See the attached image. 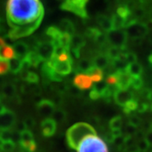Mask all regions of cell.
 <instances>
[{
	"label": "cell",
	"instance_id": "1",
	"mask_svg": "<svg viewBox=\"0 0 152 152\" xmlns=\"http://www.w3.org/2000/svg\"><path fill=\"white\" fill-rule=\"evenodd\" d=\"M6 15L10 29L31 27L37 30L42 21L44 8L41 0H8Z\"/></svg>",
	"mask_w": 152,
	"mask_h": 152
},
{
	"label": "cell",
	"instance_id": "2",
	"mask_svg": "<svg viewBox=\"0 0 152 152\" xmlns=\"http://www.w3.org/2000/svg\"><path fill=\"white\" fill-rule=\"evenodd\" d=\"M90 135H96V131L92 126L87 123H77L67 130L66 140L71 149L77 150L85 138Z\"/></svg>",
	"mask_w": 152,
	"mask_h": 152
},
{
	"label": "cell",
	"instance_id": "3",
	"mask_svg": "<svg viewBox=\"0 0 152 152\" xmlns=\"http://www.w3.org/2000/svg\"><path fill=\"white\" fill-rule=\"evenodd\" d=\"M78 152H109L107 144L97 135H90L80 144Z\"/></svg>",
	"mask_w": 152,
	"mask_h": 152
},
{
	"label": "cell",
	"instance_id": "4",
	"mask_svg": "<svg viewBox=\"0 0 152 152\" xmlns=\"http://www.w3.org/2000/svg\"><path fill=\"white\" fill-rule=\"evenodd\" d=\"M126 31L131 39L136 38H144L148 36L150 32L149 28L147 27L145 22H140L137 20H134L128 25L126 27Z\"/></svg>",
	"mask_w": 152,
	"mask_h": 152
},
{
	"label": "cell",
	"instance_id": "5",
	"mask_svg": "<svg viewBox=\"0 0 152 152\" xmlns=\"http://www.w3.org/2000/svg\"><path fill=\"white\" fill-rule=\"evenodd\" d=\"M108 44L121 49L127 48L129 36L124 30H113L107 33Z\"/></svg>",
	"mask_w": 152,
	"mask_h": 152
},
{
	"label": "cell",
	"instance_id": "6",
	"mask_svg": "<svg viewBox=\"0 0 152 152\" xmlns=\"http://www.w3.org/2000/svg\"><path fill=\"white\" fill-rule=\"evenodd\" d=\"M34 50L37 53L42 62H48L53 57L55 45L49 41H39Z\"/></svg>",
	"mask_w": 152,
	"mask_h": 152
},
{
	"label": "cell",
	"instance_id": "7",
	"mask_svg": "<svg viewBox=\"0 0 152 152\" xmlns=\"http://www.w3.org/2000/svg\"><path fill=\"white\" fill-rule=\"evenodd\" d=\"M48 63L56 72H58L62 75L65 76L69 75L72 72V65L74 64V60L61 62L58 59L57 57L53 56L51 59L48 61Z\"/></svg>",
	"mask_w": 152,
	"mask_h": 152
},
{
	"label": "cell",
	"instance_id": "8",
	"mask_svg": "<svg viewBox=\"0 0 152 152\" xmlns=\"http://www.w3.org/2000/svg\"><path fill=\"white\" fill-rule=\"evenodd\" d=\"M60 9L63 10L71 12L79 17H81L84 19L88 18L86 8H82L80 6L77 5L72 0H64L60 5Z\"/></svg>",
	"mask_w": 152,
	"mask_h": 152
},
{
	"label": "cell",
	"instance_id": "9",
	"mask_svg": "<svg viewBox=\"0 0 152 152\" xmlns=\"http://www.w3.org/2000/svg\"><path fill=\"white\" fill-rule=\"evenodd\" d=\"M37 107L38 113L45 118H52L53 114L56 110L54 102L48 99H43L40 103L37 105Z\"/></svg>",
	"mask_w": 152,
	"mask_h": 152
},
{
	"label": "cell",
	"instance_id": "10",
	"mask_svg": "<svg viewBox=\"0 0 152 152\" xmlns=\"http://www.w3.org/2000/svg\"><path fill=\"white\" fill-rule=\"evenodd\" d=\"M74 85L81 91H86L92 87L93 80L87 74H77L74 78Z\"/></svg>",
	"mask_w": 152,
	"mask_h": 152
},
{
	"label": "cell",
	"instance_id": "11",
	"mask_svg": "<svg viewBox=\"0 0 152 152\" xmlns=\"http://www.w3.org/2000/svg\"><path fill=\"white\" fill-rule=\"evenodd\" d=\"M41 129L44 137H52L54 135L57 130V122L53 118H44L41 123Z\"/></svg>",
	"mask_w": 152,
	"mask_h": 152
},
{
	"label": "cell",
	"instance_id": "12",
	"mask_svg": "<svg viewBox=\"0 0 152 152\" xmlns=\"http://www.w3.org/2000/svg\"><path fill=\"white\" fill-rule=\"evenodd\" d=\"M15 114L10 110H7L2 116H0V129H12L15 124Z\"/></svg>",
	"mask_w": 152,
	"mask_h": 152
},
{
	"label": "cell",
	"instance_id": "13",
	"mask_svg": "<svg viewBox=\"0 0 152 152\" xmlns=\"http://www.w3.org/2000/svg\"><path fill=\"white\" fill-rule=\"evenodd\" d=\"M134 98V93L129 90H118L113 94V100L115 103L124 107L129 101Z\"/></svg>",
	"mask_w": 152,
	"mask_h": 152
},
{
	"label": "cell",
	"instance_id": "14",
	"mask_svg": "<svg viewBox=\"0 0 152 152\" xmlns=\"http://www.w3.org/2000/svg\"><path fill=\"white\" fill-rule=\"evenodd\" d=\"M116 75L118 78L117 86L118 90H129L131 86L132 76L126 70H118L116 72Z\"/></svg>",
	"mask_w": 152,
	"mask_h": 152
},
{
	"label": "cell",
	"instance_id": "15",
	"mask_svg": "<svg viewBox=\"0 0 152 152\" xmlns=\"http://www.w3.org/2000/svg\"><path fill=\"white\" fill-rule=\"evenodd\" d=\"M96 23L98 24V26L101 27V29L106 33L114 30L112 17L108 16L107 15H103V14L97 15V16H96Z\"/></svg>",
	"mask_w": 152,
	"mask_h": 152
},
{
	"label": "cell",
	"instance_id": "16",
	"mask_svg": "<svg viewBox=\"0 0 152 152\" xmlns=\"http://www.w3.org/2000/svg\"><path fill=\"white\" fill-rule=\"evenodd\" d=\"M13 48L15 53V57L24 59L26 55L30 53V48L26 42L23 41H17L13 44Z\"/></svg>",
	"mask_w": 152,
	"mask_h": 152
},
{
	"label": "cell",
	"instance_id": "17",
	"mask_svg": "<svg viewBox=\"0 0 152 152\" xmlns=\"http://www.w3.org/2000/svg\"><path fill=\"white\" fill-rule=\"evenodd\" d=\"M95 66L93 64L92 60L87 58H81L78 61L76 64L75 72L77 74H89Z\"/></svg>",
	"mask_w": 152,
	"mask_h": 152
},
{
	"label": "cell",
	"instance_id": "18",
	"mask_svg": "<svg viewBox=\"0 0 152 152\" xmlns=\"http://www.w3.org/2000/svg\"><path fill=\"white\" fill-rule=\"evenodd\" d=\"M93 64L97 69L104 70L111 64V60L106 55V53H98L92 58Z\"/></svg>",
	"mask_w": 152,
	"mask_h": 152
},
{
	"label": "cell",
	"instance_id": "19",
	"mask_svg": "<svg viewBox=\"0 0 152 152\" xmlns=\"http://www.w3.org/2000/svg\"><path fill=\"white\" fill-rule=\"evenodd\" d=\"M59 28L63 32L68 33L71 37H73L75 34V24L69 19H63L59 22Z\"/></svg>",
	"mask_w": 152,
	"mask_h": 152
},
{
	"label": "cell",
	"instance_id": "20",
	"mask_svg": "<svg viewBox=\"0 0 152 152\" xmlns=\"http://www.w3.org/2000/svg\"><path fill=\"white\" fill-rule=\"evenodd\" d=\"M24 59L30 64L31 68V67L32 68H37L38 66L41 64V63L42 62V58L39 57V55L37 54V53L35 50L30 51V53L26 55V57Z\"/></svg>",
	"mask_w": 152,
	"mask_h": 152
},
{
	"label": "cell",
	"instance_id": "21",
	"mask_svg": "<svg viewBox=\"0 0 152 152\" xmlns=\"http://www.w3.org/2000/svg\"><path fill=\"white\" fill-rule=\"evenodd\" d=\"M86 37H84L80 34H75L72 37L70 49H76L81 51V49L86 46Z\"/></svg>",
	"mask_w": 152,
	"mask_h": 152
},
{
	"label": "cell",
	"instance_id": "22",
	"mask_svg": "<svg viewBox=\"0 0 152 152\" xmlns=\"http://www.w3.org/2000/svg\"><path fill=\"white\" fill-rule=\"evenodd\" d=\"M15 57V53L12 46L4 45L0 48V60H8L10 61Z\"/></svg>",
	"mask_w": 152,
	"mask_h": 152
},
{
	"label": "cell",
	"instance_id": "23",
	"mask_svg": "<svg viewBox=\"0 0 152 152\" xmlns=\"http://www.w3.org/2000/svg\"><path fill=\"white\" fill-rule=\"evenodd\" d=\"M126 71L132 77H141L142 74H143V67L140 63L135 62L134 64H129Z\"/></svg>",
	"mask_w": 152,
	"mask_h": 152
},
{
	"label": "cell",
	"instance_id": "24",
	"mask_svg": "<svg viewBox=\"0 0 152 152\" xmlns=\"http://www.w3.org/2000/svg\"><path fill=\"white\" fill-rule=\"evenodd\" d=\"M10 70L13 74H18L20 73L23 69V59L15 57L10 61Z\"/></svg>",
	"mask_w": 152,
	"mask_h": 152
},
{
	"label": "cell",
	"instance_id": "25",
	"mask_svg": "<svg viewBox=\"0 0 152 152\" xmlns=\"http://www.w3.org/2000/svg\"><path fill=\"white\" fill-rule=\"evenodd\" d=\"M105 53H106V55L108 57L109 59L111 60V62H112V61L120 58L121 55L123 53V49L117 48V47L111 46V47H109L107 49Z\"/></svg>",
	"mask_w": 152,
	"mask_h": 152
},
{
	"label": "cell",
	"instance_id": "26",
	"mask_svg": "<svg viewBox=\"0 0 152 152\" xmlns=\"http://www.w3.org/2000/svg\"><path fill=\"white\" fill-rule=\"evenodd\" d=\"M111 17H112V20H113V24L114 30H123V29L126 28L127 20L120 17L117 14H113Z\"/></svg>",
	"mask_w": 152,
	"mask_h": 152
},
{
	"label": "cell",
	"instance_id": "27",
	"mask_svg": "<svg viewBox=\"0 0 152 152\" xmlns=\"http://www.w3.org/2000/svg\"><path fill=\"white\" fill-rule=\"evenodd\" d=\"M16 93V86L10 83L4 84L2 87V94L6 98H13Z\"/></svg>",
	"mask_w": 152,
	"mask_h": 152
},
{
	"label": "cell",
	"instance_id": "28",
	"mask_svg": "<svg viewBox=\"0 0 152 152\" xmlns=\"http://www.w3.org/2000/svg\"><path fill=\"white\" fill-rule=\"evenodd\" d=\"M116 14L118 15L120 17L125 19V20H128V19L132 15L131 8L128 5V4H120V5L117 8Z\"/></svg>",
	"mask_w": 152,
	"mask_h": 152
},
{
	"label": "cell",
	"instance_id": "29",
	"mask_svg": "<svg viewBox=\"0 0 152 152\" xmlns=\"http://www.w3.org/2000/svg\"><path fill=\"white\" fill-rule=\"evenodd\" d=\"M138 105H139V102L136 100L135 98L132 99L131 101H129L127 104H125L124 106L123 107V111L125 114H131L133 112L137 111L138 108Z\"/></svg>",
	"mask_w": 152,
	"mask_h": 152
},
{
	"label": "cell",
	"instance_id": "30",
	"mask_svg": "<svg viewBox=\"0 0 152 152\" xmlns=\"http://www.w3.org/2000/svg\"><path fill=\"white\" fill-rule=\"evenodd\" d=\"M88 75L91 77L93 82L95 83L102 81L103 80V71L100 69H97L96 67H94Z\"/></svg>",
	"mask_w": 152,
	"mask_h": 152
},
{
	"label": "cell",
	"instance_id": "31",
	"mask_svg": "<svg viewBox=\"0 0 152 152\" xmlns=\"http://www.w3.org/2000/svg\"><path fill=\"white\" fill-rule=\"evenodd\" d=\"M123 127V118L121 116H115L109 122V128L113 130H118Z\"/></svg>",
	"mask_w": 152,
	"mask_h": 152
},
{
	"label": "cell",
	"instance_id": "32",
	"mask_svg": "<svg viewBox=\"0 0 152 152\" xmlns=\"http://www.w3.org/2000/svg\"><path fill=\"white\" fill-rule=\"evenodd\" d=\"M66 117H67V114L66 112L62 108H57L54 111V113L53 114L52 118L58 123H64L66 120Z\"/></svg>",
	"mask_w": 152,
	"mask_h": 152
},
{
	"label": "cell",
	"instance_id": "33",
	"mask_svg": "<svg viewBox=\"0 0 152 152\" xmlns=\"http://www.w3.org/2000/svg\"><path fill=\"white\" fill-rule=\"evenodd\" d=\"M101 32H102V31L96 27H88L85 31V37L88 39L94 41Z\"/></svg>",
	"mask_w": 152,
	"mask_h": 152
},
{
	"label": "cell",
	"instance_id": "34",
	"mask_svg": "<svg viewBox=\"0 0 152 152\" xmlns=\"http://www.w3.org/2000/svg\"><path fill=\"white\" fill-rule=\"evenodd\" d=\"M15 148V142L12 140H4L2 146H1V151L4 152H11L13 151Z\"/></svg>",
	"mask_w": 152,
	"mask_h": 152
},
{
	"label": "cell",
	"instance_id": "35",
	"mask_svg": "<svg viewBox=\"0 0 152 152\" xmlns=\"http://www.w3.org/2000/svg\"><path fill=\"white\" fill-rule=\"evenodd\" d=\"M34 140H34V135H33L32 132L30 129H26L25 131H23L22 133H20V142H30L34 141Z\"/></svg>",
	"mask_w": 152,
	"mask_h": 152
},
{
	"label": "cell",
	"instance_id": "36",
	"mask_svg": "<svg viewBox=\"0 0 152 152\" xmlns=\"http://www.w3.org/2000/svg\"><path fill=\"white\" fill-rule=\"evenodd\" d=\"M144 86V81L141 77H132L131 86L135 91H140Z\"/></svg>",
	"mask_w": 152,
	"mask_h": 152
},
{
	"label": "cell",
	"instance_id": "37",
	"mask_svg": "<svg viewBox=\"0 0 152 152\" xmlns=\"http://www.w3.org/2000/svg\"><path fill=\"white\" fill-rule=\"evenodd\" d=\"M128 123L134 126L135 128H139L141 125L142 120L139 116H137L135 114H129V118H128Z\"/></svg>",
	"mask_w": 152,
	"mask_h": 152
},
{
	"label": "cell",
	"instance_id": "38",
	"mask_svg": "<svg viewBox=\"0 0 152 152\" xmlns=\"http://www.w3.org/2000/svg\"><path fill=\"white\" fill-rule=\"evenodd\" d=\"M67 92L69 93L71 96H74V97H80V96H81L82 95L81 90H80L75 85L74 86H69V87H68V91Z\"/></svg>",
	"mask_w": 152,
	"mask_h": 152
},
{
	"label": "cell",
	"instance_id": "39",
	"mask_svg": "<svg viewBox=\"0 0 152 152\" xmlns=\"http://www.w3.org/2000/svg\"><path fill=\"white\" fill-rule=\"evenodd\" d=\"M26 81L28 82L29 84H33V85L34 84H38V82H39V76L35 72L29 71L27 76L26 78Z\"/></svg>",
	"mask_w": 152,
	"mask_h": 152
},
{
	"label": "cell",
	"instance_id": "40",
	"mask_svg": "<svg viewBox=\"0 0 152 152\" xmlns=\"http://www.w3.org/2000/svg\"><path fill=\"white\" fill-rule=\"evenodd\" d=\"M137 145L139 147L140 152H147L149 151V148H150V145L149 143L146 141V140L144 138V139H141L139 141L137 142Z\"/></svg>",
	"mask_w": 152,
	"mask_h": 152
},
{
	"label": "cell",
	"instance_id": "41",
	"mask_svg": "<svg viewBox=\"0 0 152 152\" xmlns=\"http://www.w3.org/2000/svg\"><path fill=\"white\" fill-rule=\"evenodd\" d=\"M10 70V62L8 60H0V75H4Z\"/></svg>",
	"mask_w": 152,
	"mask_h": 152
},
{
	"label": "cell",
	"instance_id": "42",
	"mask_svg": "<svg viewBox=\"0 0 152 152\" xmlns=\"http://www.w3.org/2000/svg\"><path fill=\"white\" fill-rule=\"evenodd\" d=\"M149 106H150V103H149L148 101L143 102H139L137 112L139 113H146V112L149 111Z\"/></svg>",
	"mask_w": 152,
	"mask_h": 152
},
{
	"label": "cell",
	"instance_id": "43",
	"mask_svg": "<svg viewBox=\"0 0 152 152\" xmlns=\"http://www.w3.org/2000/svg\"><path fill=\"white\" fill-rule=\"evenodd\" d=\"M12 135H13V129H4V130H1L0 138L3 140H9L12 139Z\"/></svg>",
	"mask_w": 152,
	"mask_h": 152
},
{
	"label": "cell",
	"instance_id": "44",
	"mask_svg": "<svg viewBox=\"0 0 152 152\" xmlns=\"http://www.w3.org/2000/svg\"><path fill=\"white\" fill-rule=\"evenodd\" d=\"M125 132H126V135L129 136H135L136 133H137V128H135L134 126L131 125L130 124L128 123V124L126 125L125 127Z\"/></svg>",
	"mask_w": 152,
	"mask_h": 152
},
{
	"label": "cell",
	"instance_id": "45",
	"mask_svg": "<svg viewBox=\"0 0 152 152\" xmlns=\"http://www.w3.org/2000/svg\"><path fill=\"white\" fill-rule=\"evenodd\" d=\"M105 81L107 82V84L108 86H117L118 78H117V75H116V73L113 74V75L107 76Z\"/></svg>",
	"mask_w": 152,
	"mask_h": 152
},
{
	"label": "cell",
	"instance_id": "46",
	"mask_svg": "<svg viewBox=\"0 0 152 152\" xmlns=\"http://www.w3.org/2000/svg\"><path fill=\"white\" fill-rule=\"evenodd\" d=\"M24 123H25V124L26 126L27 129H30V130H31L32 128H34V126L36 124L35 120L33 119L31 117H26V118L24 119Z\"/></svg>",
	"mask_w": 152,
	"mask_h": 152
},
{
	"label": "cell",
	"instance_id": "47",
	"mask_svg": "<svg viewBox=\"0 0 152 152\" xmlns=\"http://www.w3.org/2000/svg\"><path fill=\"white\" fill-rule=\"evenodd\" d=\"M104 139H105L106 142H107V143H109V144H113L116 138H115L113 134L112 131H110V132H107V133L105 134V135H104Z\"/></svg>",
	"mask_w": 152,
	"mask_h": 152
},
{
	"label": "cell",
	"instance_id": "48",
	"mask_svg": "<svg viewBox=\"0 0 152 152\" xmlns=\"http://www.w3.org/2000/svg\"><path fill=\"white\" fill-rule=\"evenodd\" d=\"M15 130L18 131L19 133H22L23 131L27 129V128H26V126L25 124L24 121L23 122H20V123H17V124H15Z\"/></svg>",
	"mask_w": 152,
	"mask_h": 152
},
{
	"label": "cell",
	"instance_id": "49",
	"mask_svg": "<svg viewBox=\"0 0 152 152\" xmlns=\"http://www.w3.org/2000/svg\"><path fill=\"white\" fill-rule=\"evenodd\" d=\"M89 96H90V98H91V100H98V99L102 98L101 94L99 92H97L96 91H95L94 89H92V90L91 91V92L89 94Z\"/></svg>",
	"mask_w": 152,
	"mask_h": 152
},
{
	"label": "cell",
	"instance_id": "50",
	"mask_svg": "<svg viewBox=\"0 0 152 152\" xmlns=\"http://www.w3.org/2000/svg\"><path fill=\"white\" fill-rule=\"evenodd\" d=\"M125 152H140L139 147L137 145V144H133L129 146H127L126 148V151Z\"/></svg>",
	"mask_w": 152,
	"mask_h": 152
},
{
	"label": "cell",
	"instance_id": "51",
	"mask_svg": "<svg viewBox=\"0 0 152 152\" xmlns=\"http://www.w3.org/2000/svg\"><path fill=\"white\" fill-rule=\"evenodd\" d=\"M145 139L149 143V145L151 146H152V129H150L149 130L147 131L146 134H145Z\"/></svg>",
	"mask_w": 152,
	"mask_h": 152
},
{
	"label": "cell",
	"instance_id": "52",
	"mask_svg": "<svg viewBox=\"0 0 152 152\" xmlns=\"http://www.w3.org/2000/svg\"><path fill=\"white\" fill-rule=\"evenodd\" d=\"M42 100H43V99L42 98V96H41L39 94H37V95H35V96H34V99H33V101H34V102H35L36 105H38V104L40 103Z\"/></svg>",
	"mask_w": 152,
	"mask_h": 152
},
{
	"label": "cell",
	"instance_id": "53",
	"mask_svg": "<svg viewBox=\"0 0 152 152\" xmlns=\"http://www.w3.org/2000/svg\"><path fill=\"white\" fill-rule=\"evenodd\" d=\"M143 43V38H136V39H132V44L140 46Z\"/></svg>",
	"mask_w": 152,
	"mask_h": 152
},
{
	"label": "cell",
	"instance_id": "54",
	"mask_svg": "<svg viewBox=\"0 0 152 152\" xmlns=\"http://www.w3.org/2000/svg\"><path fill=\"white\" fill-rule=\"evenodd\" d=\"M146 99L149 102H151L152 103V90H148V93H147Z\"/></svg>",
	"mask_w": 152,
	"mask_h": 152
},
{
	"label": "cell",
	"instance_id": "55",
	"mask_svg": "<svg viewBox=\"0 0 152 152\" xmlns=\"http://www.w3.org/2000/svg\"><path fill=\"white\" fill-rule=\"evenodd\" d=\"M7 110H8V109L6 108V107L4 106V105H3V104H0V116H2L3 114L5 113Z\"/></svg>",
	"mask_w": 152,
	"mask_h": 152
},
{
	"label": "cell",
	"instance_id": "56",
	"mask_svg": "<svg viewBox=\"0 0 152 152\" xmlns=\"http://www.w3.org/2000/svg\"><path fill=\"white\" fill-rule=\"evenodd\" d=\"M4 45H5V41H4V39L0 37V48H1L2 47H4Z\"/></svg>",
	"mask_w": 152,
	"mask_h": 152
},
{
	"label": "cell",
	"instance_id": "57",
	"mask_svg": "<svg viewBox=\"0 0 152 152\" xmlns=\"http://www.w3.org/2000/svg\"><path fill=\"white\" fill-rule=\"evenodd\" d=\"M148 63L150 64V65L152 66V53L148 56Z\"/></svg>",
	"mask_w": 152,
	"mask_h": 152
},
{
	"label": "cell",
	"instance_id": "58",
	"mask_svg": "<svg viewBox=\"0 0 152 152\" xmlns=\"http://www.w3.org/2000/svg\"><path fill=\"white\" fill-rule=\"evenodd\" d=\"M150 19L152 20V8L151 10V11H150Z\"/></svg>",
	"mask_w": 152,
	"mask_h": 152
},
{
	"label": "cell",
	"instance_id": "59",
	"mask_svg": "<svg viewBox=\"0 0 152 152\" xmlns=\"http://www.w3.org/2000/svg\"><path fill=\"white\" fill-rule=\"evenodd\" d=\"M1 102H2V97H1V96H0V104H1Z\"/></svg>",
	"mask_w": 152,
	"mask_h": 152
},
{
	"label": "cell",
	"instance_id": "60",
	"mask_svg": "<svg viewBox=\"0 0 152 152\" xmlns=\"http://www.w3.org/2000/svg\"><path fill=\"white\" fill-rule=\"evenodd\" d=\"M0 31H1V22H0Z\"/></svg>",
	"mask_w": 152,
	"mask_h": 152
},
{
	"label": "cell",
	"instance_id": "61",
	"mask_svg": "<svg viewBox=\"0 0 152 152\" xmlns=\"http://www.w3.org/2000/svg\"><path fill=\"white\" fill-rule=\"evenodd\" d=\"M151 129H152V123H151Z\"/></svg>",
	"mask_w": 152,
	"mask_h": 152
},
{
	"label": "cell",
	"instance_id": "62",
	"mask_svg": "<svg viewBox=\"0 0 152 152\" xmlns=\"http://www.w3.org/2000/svg\"><path fill=\"white\" fill-rule=\"evenodd\" d=\"M62 1H64V0H62Z\"/></svg>",
	"mask_w": 152,
	"mask_h": 152
}]
</instances>
